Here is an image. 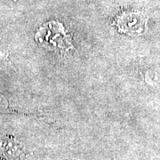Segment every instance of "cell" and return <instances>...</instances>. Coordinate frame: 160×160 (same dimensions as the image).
<instances>
[{"instance_id": "1", "label": "cell", "mask_w": 160, "mask_h": 160, "mask_svg": "<svg viewBox=\"0 0 160 160\" xmlns=\"http://www.w3.org/2000/svg\"><path fill=\"white\" fill-rule=\"evenodd\" d=\"M120 30L131 35H142L147 30V18L142 12H126L119 18Z\"/></svg>"}, {"instance_id": "2", "label": "cell", "mask_w": 160, "mask_h": 160, "mask_svg": "<svg viewBox=\"0 0 160 160\" xmlns=\"http://www.w3.org/2000/svg\"><path fill=\"white\" fill-rule=\"evenodd\" d=\"M154 75L153 77H154V79H153V84L156 85L157 86H158L160 87V72H154L153 74Z\"/></svg>"}]
</instances>
